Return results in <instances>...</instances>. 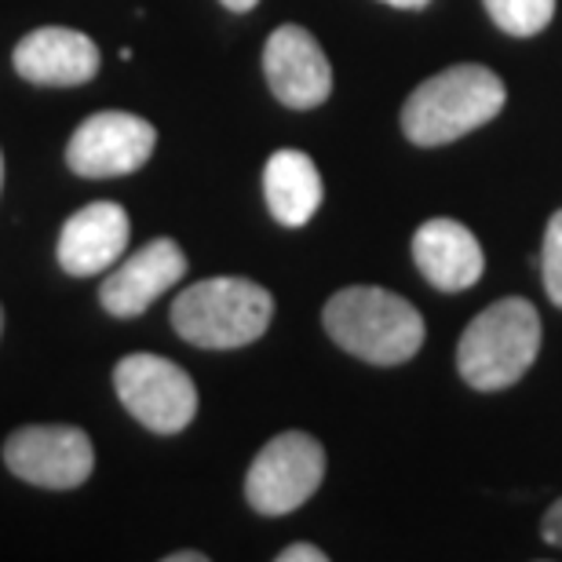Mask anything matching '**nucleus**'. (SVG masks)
<instances>
[{"label": "nucleus", "instance_id": "21", "mask_svg": "<svg viewBox=\"0 0 562 562\" xmlns=\"http://www.w3.org/2000/svg\"><path fill=\"white\" fill-rule=\"evenodd\" d=\"M384 4L391 8H409V11H417V8H427L431 0H384Z\"/></svg>", "mask_w": 562, "mask_h": 562}, {"label": "nucleus", "instance_id": "15", "mask_svg": "<svg viewBox=\"0 0 562 562\" xmlns=\"http://www.w3.org/2000/svg\"><path fill=\"white\" fill-rule=\"evenodd\" d=\"M490 19L512 37H533L555 15V0H482Z\"/></svg>", "mask_w": 562, "mask_h": 562}, {"label": "nucleus", "instance_id": "11", "mask_svg": "<svg viewBox=\"0 0 562 562\" xmlns=\"http://www.w3.org/2000/svg\"><path fill=\"white\" fill-rule=\"evenodd\" d=\"M11 66H15V74L30 85L74 88V85L92 81L99 74V48L81 30L41 26L15 44Z\"/></svg>", "mask_w": 562, "mask_h": 562}, {"label": "nucleus", "instance_id": "2", "mask_svg": "<svg viewBox=\"0 0 562 562\" xmlns=\"http://www.w3.org/2000/svg\"><path fill=\"white\" fill-rule=\"evenodd\" d=\"M504 81L486 66L464 63L427 77L402 106V132L417 146H446L490 125L504 110Z\"/></svg>", "mask_w": 562, "mask_h": 562}, {"label": "nucleus", "instance_id": "9", "mask_svg": "<svg viewBox=\"0 0 562 562\" xmlns=\"http://www.w3.org/2000/svg\"><path fill=\"white\" fill-rule=\"evenodd\" d=\"M263 74L278 103L289 110H314L333 92V66L325 59L322 44L303 26H278L267 37Z\"/></svg>", "mask_w": 562, "mask_h": 562}, {"label": "nucleus", "instance_id": "16", "mask_svg": "<svg viewBox=\"0 0 562 562\" xmlns=\"http://www.w3.org/2000/svg\"><path fill=\"white\" fill-rule=\"evenodd\" d=\"M541 271H544V289L552 296L555 307H562V209L548 220L544 231V252H541Z\"/></svg>", "mask_w": 562, "mask_h": 562}, {"label": "nucleus", "instance_id": "17", "mask_svg": "<svg viewBox=\"0 0 562 562\" xmlns=\"http://www.w3.org/2000/svg\"><path fill=\"white\" fill-rule=\"evenodd\" d=\"M541 533H544V541L548 544H555L562 548V497L552 504V508L544 512V522H541Z\"/></svg>", "mask_w": 562, "mask_h": 562}, {"label": "nucleus", "instance_id": "23", "mask_svg": "<svg viewBox=\"0 0 562 562\" xmlns=\"http://www.w3.org/2000/svg\"><path fill=\"white\" fill-rule=\"evenodd\" d=\"M0 333H4V311H0Z\"/></svg>", "mask_w": 562, "mask_h": 562}, {"label": "nucleus", "instance_id": "5", "mask_svg": "<svg viewBox=\"0 0 562 562\" xmlns=\"http://www.w3.org/2000/svg\"><path fill=\"white\" fill-rule=\"evenodd\" d=\"M325 479V449L307 431H281L256 453L245 475V497L252 512L278 519L314 497Z\"/></svg>", "mask_w": 562, "mask_h": 562}, {"label": "nucleus", "instance_id": "13", "mask_svg": "<svg viewBox=\"0 0 562 562\" xmlns=\"http://www.w3.org/2000/svg\"><path fill=\"white\" fill-rule=\"evenodd\" d=\"M413 263L417 271L442 292H460L475 285L486 271L479 238L457 220H427L413 234Z\"/></svg>", "mask_w": 562, "mask_h": 562}, {"label": "nucleus", "instance_id": "10", "mask_svg": "<svg viewBox=\"0 0 562 562\" xmlns=\"http://www.w3.org/2000/svg\"><path fill=\"white\" fill-rule=\"evenodd\" d=\"M187 274V256L172 238H154L132 252L128 260L114 263L110 278L99 285V303L114 314V318H136L157 296L179 285Z\"/></svg>", "mask_w": 562, "mask_h": 562}, {"label": "nucleus", "instance_id": "1", "mask_svg": "<svg viewBox=\"0 0 562 562\" xmlns=\"http://www.w3.org/2000/svg\"><path fill=\"white\" fill-rule=\"evenodd\" d=\"M325 333L369 366H402L424 347V318L409 300L380 285L340 289L322 311Z\"/></svg>", "mask_w": 562, "mask_h": 562}, {"label": "nucleus", "instance_id": "6", "mask_svg": "<svg viewBox=\"0 0 562 562\" xmlns=\"http://www.w3.org/2000/svg\"><path fill=\"white\" fill-rule=\"evenodd\" d=\"M117 398L146 431L176 435L198 417V387L161 355H128L114 369Z\"/></svg>", "mask_w": 562, "mask_h": 562}, {"label": "nucleus", "instance_id": "19", "mask_svg": "<svg viewBox=\"0 0 562 562\" xmlns=\"http://www.w3.org/2000/svg\"><path fill=\"white\" fill-rule=\"evenodd\" d=\"M165 562H209L205 552H172V555H165Z\"/></svg>", "mask_w": 562, "mask_h": 562}, {"label": "nucleus", "instance_id": "4", "mask_svg": "<svg viewBox=\"0 0 562 562\" xmlns=\"http://www.w3.org/2000/svg\"><path fill=\"white\" fill-rule=\"evenodd\" d=\"M274 296L249 278H205L172 303V329L194 347L234 351L271 329Z\"/></svg>", "mask_w": 562, "mask_h": 562}, {"label": "nucleus", "instance_id": "3", "mask_svg": "<svg viewBox=\"0 0 562 562\" xmlns=\"http://www.w3.org/2000/svg\"><path fill=\"white\" fill-rule=\"evenodd\" d=\"M541 351V314L530 300L490 303L468 325L457 347V369L475 391H504L530 373Z\"/></svg>", "mask_w": 562, "mask_h": 562}, {"label": "nucleus", "instance_id": "20", "mask_svg": "<svg viewBox=\"0 0 562 562\" xmlns=\"http://www.w3.org/2000/svg\"><path fill=\"white\" fill-rule=\"evenodd\" d=\"M220 4L231 8V11H238V15H241V11H252L256 4H260V0H220Z\"/></svg>", "mask_w": 562, "mask_h": 562}, {"label": "nucleus", "instance_id": "22", "mask_svg": "<svg viewBox=\"0 0 562 562\" xmlns=\"http://www.w3.org/2000/svg\"><path fill=\"white\" fill-rule=\"evenodd\" d=\"M0 190H4V154H0Z\"/></svg>", "mask_w": 562, "mask_h": 562}, {"label": "nucleus", "instance_id": "14", "mask_svg": "<svg viewBox=\"0 0 562 562\" xmlns=\"http://www.w3.org/2000/svg\"><path fill=\"white\" fill-rule=\"evenodd\" d=\"M263 194L281 227H307L325 198L318 165L303 150H274L263 168Z\"/></svg>", "mask_w": 562, "mask_h": 562}, {"label": "nucleus", "instance_id": "18", "mask_svg": "<svg viewBox=\"0 0 562 562\" xmlns=\"http://www.w3.org/2000/svg\"><path fill=\"white\" fill-rule=\"evenodd\" d=\"M329 555L314 544H289L285 552H278V562H325Z\"/></svg>", "mask_w": 562, "mask_h": 562}, {"label": "nucleus", "instance_id": "7", "mask_svg": "<svg viewBox=\"0 0 562 562\" xmlns=\"http://www.w3.org/2000/svg\"><path fill=\"white\" fill-rule=\"evenodd\" d=\"M4 464L30 486L77 490L92 479L95 449L81 427L70 424H33L19 427L4 442Z\"/></svg>", "mask_w": 562, "mask_h": 562}, {"label": "nucleus", "instance_id": "12", "mask_svg": "<svg viewBox=\"0 0 562 562\" xmlns=\"http://www.w3.org/2000/svg\"><path fill=\"white\" fill-rule=\"evenodd\" d=\"M128 212L114 201H95L74 212L59 234V267L70 278L110 271L128 249Z\"/></svg>", "mask_w": 562, "mask_h": 562}, {"label": "nucleus", "instance_id": "8", "mask_svg": "<svg viewBox=\"0 0 562 562\" xmlns=\"http://www.w3.org/2000/svg\"><path fill=\"white\" fill-rule=\"evenodd\" d=\"M157 146V128L128 110H99L77 125L66 143V165L85 179L132 176L150 161Z\"/></svg>", "mask_w": 562, "mask_h": 562}]
</instances>
